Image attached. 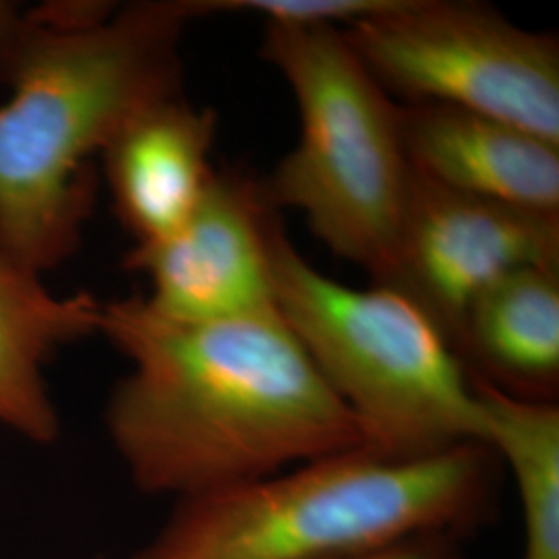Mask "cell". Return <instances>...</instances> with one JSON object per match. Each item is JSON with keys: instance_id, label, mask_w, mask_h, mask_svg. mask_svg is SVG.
Here are the masks:
<instances>
[{"instance_id": "2", "label": "cell", "mask_w": 559, "mask_h": 559, "mask_svg": "<svg viewBox=\"0 0 559 559\" xmlns=\"http://www.w3.org/2000/svg\"><path fill=\"white\" fill-rule=\"evenodd\" d=\"M193 0L117 7L85 25L25 11L0 69V251L41 276L81 239L92 187L87 162L145 108L182 96L180 36Z\"/></svg>"}, {"instance_id": "13", "label": "cell", "mask_w": 559, "mask_h": 559, "mask_svg": "<svg viewBox=\"0 0 559 559\" xmlns=\"http://www.w3.org/2000/svg\"><path fill=\"white\" fill-rule=\"evenodd\" d=\"M473 380L485 443L512 473L522 508V559H559V406Z\"/></svg>"}, {"instance_id": "14", "label": "cell", "mask_w": 559, "mask_h": 559, "mask_svg": "<svg viewBox=\"0 0 559 559\" xmlns=\"http://www.w3.org/2000/svg\"><path fill=\"white\" fill-rule=\"evenodd\" d=\"M459 539L450 533H423L338 559H466L460 549Z\"/></svg>"}, {"instance_id": "10", "label": "cell", "mask_w": 559, "mask_h": 559, "mask_svg": "<svg viewBox=\"0 0 559 559\" xmlns=\"http://www.w3.org/2000/svg\"><path fill=\"white\" fill-rule=\"evenodd\" d=\"M214 110L179 96L145 108L108 143L106 179L135 245L168 237L195 210L214 175Z\"/></svg>"}, {"instance_id": "7", "label": "cell", "mask_w": 559, "mask_h": 559, "mask_svg": "<svg viewBox=\"0 0 559 559\" xmlns=\"http://www.w3.org/2000/svg\"><path fill=\"white\" fill-rule=\"evenodd\" d=\"M519 267H559V216L473 198L413 168L392 265L376 284L413 300L456 353L473 300Z\"/></svg>"}, {"instance_id": "11", "label": "cell", "mask_w": 559, "mask_h": 559, "mask_svg": "<svg viewBox=\"0 0 559 559\" xmlns=\"http://www.w3.org/2000/svg\"><path fill=\"white\" fill-rule=\"evenodd\" d=\"M102 300L55 295L0 251V425L48 445L59 438L44 365L60 346L100 332Z\"/></svg>"}, {"instance_id": "6", "label": "cell", "mask_w": 559, "mask_h": 559, "mask_svg": "<svg viewBox=\"0 0 559 559\" xmlns=\"http://www.w3.org/2000/svg\"><path fill=\"white\" fill-rule=\"evenodd\" d=\"M367 71L402 104H438L559 145V44L485 2L396 0L344 27Z\"/></svg>"}, {"instance_id": "12", "label": "cell", "mask_w": 559, "mask_h": 559, "mask_svg": "<svg viewBox=\"0 0 559 559\" xmlns=\"http://www.w3.org/2000/svg\"><path fill=\"white\" fill-rule=\"evenodd\" d=\"M456 355L468 376L510 396L556 402L559 267H519L473 300Z\"/></svg>"}, {"instance_id": "5", "label": "cell", "mask_w": 559, "mask_h": 559, "mask_svg": "<svg viewBox=\"0 0 559 559\" xmlns=\"http://www.w3.org/2000/svg\"><path fill=\"white\" fill-rule=\"evenodd\" d=\"M299 110L297 145L261 185L270 207L295 210L340 260L380 282L394 258L413 166L400 104L325 23H267L261 46Z\"/></svg>"}, {"instance_id": "4", "label": "cell", "mask_w": 559, "mask_h": 559, "mask_svg": "<svg viewBox=\"0 0 559 559\" xmlns=\"http://www.w3.org/2000/svg\"><path fill=\"white\" fill-rule=\"evenodd\" d=\"M274 300L348 411L367 448L419 456L485 443L473 380L438 325L399 290L328 278L288 239L278 212L267 228Z\"/></svg>"}, {"instance_id": "15", "label": "cell", "mask_w": 559, "mask_h": 559, "mask_svg": "<svg viewBox=\"0 0 559 559\" xmlns=\"http://www.w3.org/2000/svg\"><path fill=\"white\" fill-rule=\"evenodd\" d=\"M23 20H25V9H21L17 2L0 0V69L20 34Z\"/></svg>"}, {"instance_id": "9", "label": "cell", "mask_w": 559, "mask_h": 559, "mask_svg": "<svg viewBox=\"0 0 559 559\" xmlns=\"http://www.w3.org/2000/svg\"><path fill=\"white\" fill-rule=\"evenodd\" d=\"M411 166L448 189L559 216V145L438 104H400Z\"/></svg>"}, {"instance_id": "8", "label": "cell", "mask_w": 559, "mask_h": 559, "mask_svg": "<svg viewBox=\"0 0 559 559\" xmlns=\"http://www.w3.org/2000/svg\"><path fill=\"white\" fill-rule=\"evenodd\" d=\"M276 210L261 185L216 173L168 237L133 245L124 267L147 278L145 302L164 318L221 321L276 309L267 228Z\"/></svg>"}, {"instance_id": "3", "label": "cell", "mask_w": 559, "mask_h": 559, "mask_svg": "<svg viewBox=\"0 0 559 559\" xmlns=\"http://www.w3.org/2000/svg\"><path fill=\"white\" fill-rule=\"evenodd\" d=\"M496 454L367 445L177 501L133 559H338L423 533L462 537L496 508Z\"/></svg>"}, {"instance_id": "1", "label": "cell", "mask_w": 559, "mask_h": 559, "mask_svg": "<svg viewBox=\"0 0 559 559\" xmlns=\"http://www.w3.org/2000/svg\"><path fill=\"white\" fill-rule=\"evenodd\" d=\"M129 360L106 427L135 487L189 500L367 445L278 309L180 321L143 297L102 302Z\"/></svg>"}]
</instances>
